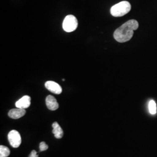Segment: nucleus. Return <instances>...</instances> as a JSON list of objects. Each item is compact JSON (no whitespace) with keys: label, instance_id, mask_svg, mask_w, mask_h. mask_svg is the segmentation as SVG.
I'll list each match as a JSON object with an SVG mask.
<instances>
[{"label":"nucleus","instance_id":"1","mask_svg":"<svg viewBox=\"0 0 157 157\" xmlns=\"http://www.w3.org/2000/svg\"><path fill=\"white\" fill-rule=\"evenodd\" d=\"M139 28V23L134 19H132L124 23L117 29L114 33L113 37L118 42L124 43L131 39L133 36L134 30Z\"/></svg>","mask_w":157,"mask_h":157},{"label":"nucleus","instance_id":"2","mask_svg":"<svg viewBox=\"0 0 157 157\" xmlns=\"http://www.w3.org/2000/svg\"><path fill=\"white\" fill-rule=\"evenodd\" d=\"M131 10V5L128 1H124L112 6L111 8V14L113 17H123L129 13Z\"/></svg>","mask_w":157,"mask_h":157},{"label":"nucleus","instance_id":"3","mask_svg":"<svg viewBox=\"0 0 157 157\" xmlns=\"http://www.w3.org/2000/svg\"><path fill=\"white\" fill-rule=\"evenodd\" d=\"M78 26L76 17L72 15H69L65 17L62 23V28L67 32H72Z\"/></svg>","mask_w":157,"mask_h":157},{"label":"nucleus","instance_id":"4","mask_svg":"<svg viewBox=\"0 0 157 157\" xmlns=\"http://www.w3.org/2000/svg\"><path fill=\"white\" fill-rule=\"evenodd\" d=\"M8 139L10 145L13 148H17L21 144L22 139L19 133L15 130L10 131L8 135Z\"/></svg>","mask_w":157,"mask_h":157},{"label":"nucleus","instance_id":"5","mask_svg":"<svg viewBox=\"0 0 157 157\" xmlns=\"http://www.w3.org/2000/svg\"><path fill=\"white\" fill-rule=\"evenodd\" d=\"M45 88L51 93L56 94H60L62 93V87L59 84L53 81H47L45 83Z\"/></svg>","mask_w":157,"mask_h":157},{"label":"nucleus","instance_id":"6","mask_svg":"<svg viewBox=\"0 0 157 157\" xmlns=\"http://www.w3.org/2000/svg\"><path fill=\"white\" fill-rule=\"evenodd\" d=\"M31 104V98L29 95H25L21 99L16 102L15 106L17 108L26 109L30 107Z\"/></svg>","mask_w":157,"mask_h":157},{"label":"nucleus","instance_id":"7","mask_svg":"<svg viewBox=\"0 0 157 157\" xmlns=\"http://www.w3.org/2000/svg\"><path fill=\"white\" fill-rule=\"evenodd\" d=\"M45 103L47 108L51 111H56L59 108V104L56 98L52 95H48L46 97Z\"/></svg>","mask_w":157,"mask_h":157},{"label":"nucleus","instance_id":"8","mask_svg":"<svg viewBox=\"0 0 157 157\" xmlns=\"http://www.w3.org/2000/svg\"><path fill=\"white\" fill-rule=\"evenodd\" d=\"M26 113L25 109L17 108L15 109H12L8 112V116L14 119H17L23 117Z\"/></svg>","mask_w":157,"mask_h":157},{"label":"nucleus","instance_id":"9","mask_svg":"<svg viewBox=\"0 0 157 157\" xmlns=\"http://www.w3.org/2000/svg\"><path fill=\"white\" fill-rule=\"evenodd\" d=\"M52 133L54 135L56 139H61L63 136V132L59 124H58L56 122L53 123L52 124Z\"/></svg>","mask_w":157,"mask_h":157},{"label":"nucleus","instance_id":"10","mask_svg":"<svg viewBox=\"0 0 157 157\" xmlns=\"http://www.w3.org/2000/svg\"><path fill=\"white\" fill-rule=\"evenodd\" d=\"M10 154V149L4 146H0V157H8Z\"/></svg>","mask_w":157,"mask_h":157},{"label":"nucleus","instance_id":"11","mask_svg":"<svg viewBox=\"0 0 157 157\" xmlns=\"http://www.w3.org/2000/svg\"><path fill=\"white\" fill-rule=\"evenodd\" d=\"M149 112L152 115H155L157 113V105L155 102L154 100H150L148 103Z\"/></svg>","mask_w":157,"mask_h":157},{"label":"nucleus","instance_id":"12","mask_svg":"<svg viewBox=\"0 0 157 157\" xmlns=\"http://www.w3.org/2000/svg\"><path fill=\"white\" fill-rule=\"evenodd\" d=\"M48 146L46 144L45 142H41L40 144V151H44L48 149Z\"/></svg>","mask_w":157,"mask_h":157},{"label":"nucleus","instance_id":"13","mask_svg":"<svg viewBox=\"0 0 157 157\" xmlns=\"http://www.w3.org/2000/svg\"><path fill=\"white\" fill-rule=\"evenodd\" d=\"M29 157H39V156L37 155V152L35 150H33L31 152V153L29 155Z\"/></svg>","mask_w":157,"mask_h":157}]
</instances>
